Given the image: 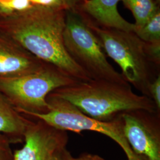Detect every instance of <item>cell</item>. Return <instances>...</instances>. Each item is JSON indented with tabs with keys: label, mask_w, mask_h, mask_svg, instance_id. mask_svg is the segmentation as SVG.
Masks as SVG:
<instances>
[{
	"label": "cell",
	"mask_w": 160,
	"mask_h": 160,
	"mask_svg": "<svg viewBox=\"0 0 160 160\" xmlns=\"http://www.w3.org/2000/svg\"><path fill=\"white\" fill-rule=\"evenodd\" d=\"M31 118L20 113L0 92V133L12 144L23 143Z\"/></svg>",
	"instance_id": "8fae6325"
},
{
	"label": "cell",
	"mask_w": 160,
	"mask_h": 160,
	"mask_svg": "<svg viewBox=\"0 0 160 160\" xmlns=\"http://www.w3.org/2000/svg\"><path fill=\"white\" fill-rule=\"evenodd\" d=\"M87 18L104 53L120 67L123 78L149 97V87L160 75V67L149 57L146 42L133 32L100 26Z\"/></svg>",
	"instance_id": "3957f363"
},
{
	"label": "cell",
	"mask_w": 160,
	"mask_h": 160,
	"mask_svg": "<svg viewBox=\"0 0 160 160\" xmlns=\"http://www.w3.org/2000/svg\"><path fill=\"white\" fill-rule=\"evenodd\" d=\"M45 63L0 31V78L31 74Z\"/></svg>",
	"instance_id": "9c48e42d"
},
{
	"label": "cell",
	"mask_w": 160,
	"mask_h": 160,
	"mask_svg": "<svg viewBox=\"0 0 160 160\" xmlns=\"http://www.w3.org/2000/svg\"><path fill=\"white\" fill-rule=\"evenodd\" d=\"M49 95L68 102L86 116L102 122L113 120L124 112L137 109L160 112L150 98L135 93L128 82L78 81Z\"/></svg>",
	"instance_id": "7a4b0ae2"
},
{
	"label": "cell",
	"mask_w": 160,
	"mask_h": 160,
	"mask_svg": "<svg viewBox=\"0 0 160 160\" xmlns=\"http://www.w3.org/2000/svg\"><path fill=\"white\" fill-rule=\"evenodd\" d=\"M131 12L135 19V28H141L160 12V4L155 0H120Z\"/></svg>",
	"instance_id": "7c38bea8"
},
{
	"label": "cell",
	"mask_w": 160,
	"mask_h": 160,
	"mask_svg": "<svg viewBox=\"0 0 160 160\" xmlns=\"http://www.w3.org/2000/svg\"><path fill=\"white\" fill-rule=\"evenodd\" d=\"M158 3H159L160 4V0H155Z\"/></svg>",
	"instance_id": "44dd1931"
},
{
	"label": "cell",
	"mask_w": 160,
	"mask_h": 160,
	"mask_svg": "<svg viewBox=\"0 0 160 160\" xmlns=\"http://www.w3.org/2000/svg\"><path fill=\"white\" fill-rule=\"evenodd\" d=\"M47 102L49 111L45 114H30V118L43 120L51 126L65 131L80 133L84 131L97 132L118 143L125 153L128 160H146L136 154L124 135L120 114L113 120L102 122L86 116L68 102L49 94Z\"/></svg>",
	"instance_id": "8992f818"
},
{
	"label": "cell",
	"mask_w": 160,
	"mask_h": 160,
	"mask_svg": "<svg viewBox=\"0 0 160 160\" xmlns=\"http://www.w3.org/2000/svg\"><path fill=\"white\" fill-rule=\"evenodd\" d=\"M76 81L61 69L45 62L33 73L0 78V92L22 114H45L49 111V94Z\"/></svg>",
	"instance_id": "277c9868"
},
{
	"label": "cell",
	"mask_w": 160,
	"mask_h": 160,
	"mask_svg": "<svg viewBox=\"0 0 160 160\" xmlns=\"http://www.w3.org/2000/svg\"><path fill=\"white\" fill-rule=\"evenodd\" d=\"M120 0H83L77 8L98 26L133 32L135 24L120 16L117 5Z\"/></svg>",
	"instance_id": "30bf717a"
},
{
	"label": "cell",
	"mask_w": 160,
	"mask_h": 160,
	"mask_svg": "<svg viewBox=\"0 0 160 160\" xmlns=\"http://www.w3.org/2000/svg\"><path fill=\"white\" fill-rule=\"evenodd\" d=\"M68 142L67 132L31 118L24 145L12 152V160H63Z\"/></svg>",
	"instance_id": "52a82bcc"
},
{
	"label": "cell",
	"mask_w": 160,
	"mask_h": 160,
	"mask_svg": "<svg viewBox=\"0 0 160 160\" xmlns=\"http://www.w3.org/2000/svg\"><path fill=\"white\" fill-rule=\"evenodd\" d=\"M12 160V153L0 154V160Z\"/></svg>",
	"instance_id": "ac0fdd59"
},
{
	"label": "cell",
	"mask_w": 160,
	"mask_h": 160,
	"mask_svg": "<svg viewBox=\"0 0 160 160\" xmlns=\"http://www.w3.org/2000/svg\"><path fill=\"white\" fill-rule=\"evenodd\" d=\"M148 92L149 97L154 102L160 112V75L150 84Z\"/></svg>",
	"instance_id": "5bb4252c"
},
{
	"label": "cell",
	"mask_w": 160,
	"mask_h": 160,
	"mask_svg": "<svg viewBox=\"0 0 160 160\" xmlns=\"http://www.w3.org/2000/svg\"><path fill=\"white\" fill-rule=\"evenodd\" d=\"M12 144L10 140L6 135L0 133V154L12 153Z\"/></svg>",
	"instance_id": "9a60e30c"
},
{
	"label": "cell",
	"mask_w": 160,
	"mask_h": 160,
	"mask_svg": "<svg viewBox=\"0 0 160 160\" xmlns=\"http://www.w3.org/2000/svg\"><path fill=\"white\" fill-rule=\"evenodd\" d=\"M63 41L69 56L92 80L127 82L109 63L87 17L77 8L66 10Z\"/></svg>",
	"instance_id": "5b68a950"
},
{
	"label": "cell",
	"mask_w": 160,
	"mask_h": 160,
	"mask_svg": "<svg viewBox=\"0 0 160 160\" xmlns=\"http://www.w3.org/2000/svg\"><path fill=\"white\" fill-rule=\"evenodd\" d=\"M66 10L61 4H32L0 16V31L42 61L75 80H92L65 48Z\"/></svg>",
	"instance_id": "6da1fadb"
},
{
	"label": "cell",
	"mask_w": 160,
	"mask_h": 160,
	"mask_svg": "<svg viewBox=\"0 0 160 160\" xmlns=\"http://www.w3.org/2000/svg\"><path fill=\"white\" fill-rule=\"evenodd\" d=\"M63 160H75L74 157L69 152L68 149L66 151L65 153Z\"/></svg>",
	"instance_id": "d6986e66"
},
{
	"label": "cell",
	"mask_w": 160,
	"mask_h": 160,
	"mask_svg": "<svg viewBox=\"0 0 160 160\" xmlns=\"http://www.w3.org/2000/svg\"><path fill=\"white\" fill-rule=\"evenodd\" d=\"M2 0H0V13L1 12V9H2Z\"/></svg>",
	"instance_id": "ffe728a7"
},
{
	"label": "cell",
	"mask_w": 160,
	"mask_h": 160,
	"mask_svg": "<svg viewBox=\"0 0 160 160\" xmlns=\"http://www.w3.org/2000/svg\"><path fill=\"white\" fill-rule=\"evenodd\" d=\"M133 32L143 42H160V11L155 14L143 27L135 28Z\"/></svg>",
	"instance_id": "4fadbf2b"
},
{
	"label": "cell",
	"mask_w": 160,
	"mask_h": 160,
	"mask_svg": "<svg viewBox=\"0 0 160 160\" xmlns=\"http://www.w3.org/2000/svg\"><path fill=\"white\" fill-rule=\"evenodd\" d=\"M120 116L132 151L146 160H160V112L137 109Z\"/></svg>",
	"instance_id": "ba28073f"
},
{
	"label": "cell",
	"mask_w": 160,
	"mask_h": 160,
	"mask_svg": "<svg viewBox=\"0 0 160 160\" xmlns=\"http://www.w3.org/2000/svg\"><path fill=\"white\" fill-rule=\"evenodd\" d=\"M83 0H59L62 6L66 9H73L80 5Z\"/></svg>",
	"instance_id": "2e32d148"
},
{
	"label": "cell",
	"mask_w": 160,
	"mask_h": 160,
	"mask_svg": "<svg viewBox=\"0 0 160 160\" xmlns=\"http://www.w3.org/2000/svg\"><path fill=\"white\" fill-rule=\"evenodd\" d=\"M75 160H105L101 157L97 155L92 154L88 153H83L80 155L77 158H75Z\"/></svg>",
	"instance_id": "e0dca14e"
}]
</instances>
